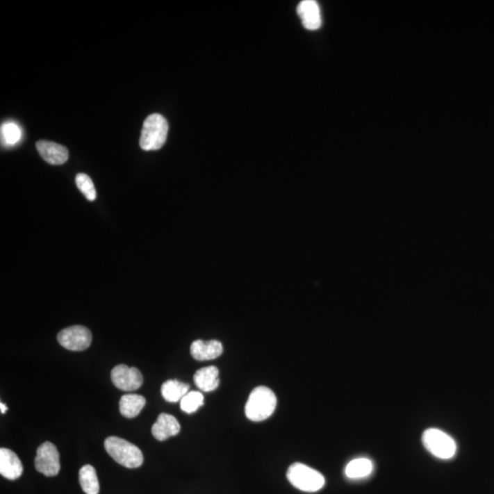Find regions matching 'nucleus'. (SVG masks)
<instances>
[{"mask_svg": "<svg viewBox=\"0 0 494 494\" xmlns=\"http://www.w3.org/2000/svg\"><path fill=\"white\" fill-rule=\"evenodd\" d=\"M224 348L219 340H197L190 345V354L197 361H209L216 359L221 356Z\"/></svg>", "mask_w": 494, "mask_h": 494, "instance_id": "nucleus-13", "label": "nucleus"}, {"mask_svg": "<svg viewBox=\"0 0 494 494\" xmlns=\"http://www.w3.org/2000/svg\"><path fill=\"white\" fill-rule=\"evenodd\" d=\"M422 442L427 452L441 459L454 457L457 445L454 439L438 429H429L423 433Z\"/></svg>", "mask_w": 494, "mask_h": 494, "instance_id": "nucleus-5", "label": "nucleus"}, {"mask_svg": "<svg viewBox=\"0 0 494 494\" xmlns=\"http://www.w3.org/2000/svg\"><path fill=\"white\" fill-rule=\"evenodd\" d=\"M287 478L295 488L307 493L318 492L325 484V479L322 473L299 462L288 468Z\"/></svg>", "mask_w": 494, "mask_h": 494, "instance_id": "nucleus-4", "label": "nucleus"}, {"mask_svg": "<svg viewBox=\"0 0 494 494\" xmlns=\"http://www.w3.org/2000/svg\"><path fill=\"white\" fill-rule=\"evenodd\" d=\"M105 449L114 461L129 469H135L143 464V453L140 447L126 439L117 437L106 438Z\"/></svg>", "mask_w": 494, "mask_h": 494, "instance_id": "nucleus-2", "label": "nucleus"}, {"mask_svg": "<svg viewBox=\"0 0 494 494\" xmlns=\"http://www.w3.org/2000/svg\"><path fill=\"white\" fill-rule=\"evenodd\" d=\"M75 183L77 185L78 189L85 195V197L88 201H92L97 198V190H95L94 183L91 178L85 173H79L75 177Z\"/></svg>", "mask_w": 494, "mask_h": 494, "instance_id": "nucleus-20", "label": "nucleus"}, {"mask_svg": "<svg viewBox=\"0 0 494 494\" xmlns=\"http://www.w3.org/2000/svg\"><path fill=\"white\" fill-rule=\"evenodd\" d=\"M181 431V425L175 417L166 413H163L158 417L157 421L153 425L151 432L153 437L157 441H164L170 437H174Z\"/></svg>", "mask_w": 494, "mask_h": 494, "instance_id": "nucleus-11", "label": "nucleus"}, {"mask_svg": "<svg viewBox=\"0 0 494 494\" xmlns=\"http://www.w3.org/2000/svg\"><path fill=\"white\" fill-rule=\"evenodd\" d=\"M38 472L47 477L58 475L60 470V453L51 442H44L37 450L34 461Z\"/></svg>", "mask_w": 494, "mask_h": 494, "instance_id": "nucleus-7", "label": "nucleus"}, {"mask_svg": "<svg viewBox=\"0 0 494 494\" xmlns=\"http://www.w3.org/2000/svg\"><path fill=\"white\" fill-rule=\"evenodd\" d=\"M58 342L69 351L81 352L90 347L92 332L83 326L76 325L63 329L57 336Z\"/></svg>", "mask_w": 494, "mask_h": 494, "instance_id": "nucleus-6", "label": "nucleus"}, {"mask_svg": "<svg viewBox=\"0 0 494 494\" xmlns=\"http://www.w3.org/2000/svg\"><path fill=\"white\" fill-rule=\"evenodd\" d=\"M195 383L204 392L215 391L219 386V370L215 366L204 367L195 372Z\"/></svg>", "mask_w": 494, "mask_h": 494, "instance_id": "nucleus-14", "label": "nucleus"}, {"mask_svg": "<svg viewBox=\"0 0 494 494\" xmlns=\"http://www.w3.org/2000/svg\"><path fill=\"white\" fill-rule=\"evenodd\" d=\"M146 404L145 397L137 394L123 395L120 402V411L123 417L133 418L138 417Z\"/></svg>", "mask_w": 494, "mask_h": 494, "instance_id": "nucleus-15", "label": "nucleus"}, {"mask_svg": "<svg viewBox=\"0 0 494 494\" xmlns=\"http://www.w3.org/2000/svg\"><path fill=\"white\" fill-rule=\"evenodd\" d=\"M23 465L16 453L11 450L0 449V475L4 478L15 481L22 475Z\"/></svg>", "mask_w": 494, "mask_h": 494, "instance_id": "nucleus-10", "label": "nucleus"}, {"mask_svg": "<svg viewBox=\"0 0 494 494\" xmlns=\"http://www.w3.org/2000/svg\"><path fill=\"white\" fill-rule=\"evenodd\" d=\"M204 397L201 392L192 391L188 393L181 400V409L187 414H192L204 406Z\"/></svg>", "mask_w": 494, "mask_h": 494, "instance_id": "nucleus-19", "label": "nucleus"}, {"mask_svg": "<svg viewBox=\"0 0 494 494\" xmlns=\"http://www.w3.org/2000/svg\"><path fill=\"white\" fill-rule=\"evenodd\" d=\"M276 406L277 397L272 390L265 386H257L251 392L245 404V415L251 421H264L273 414Z\"/></svg>", "mask_w": 494, "mask_h": 494, "instance_id": "nucleus-1", "label": "nucleus"}, {"mask_svg": "<svg viewBox=\"0 0 494 494\" xmlns=\"http://www.w3.org/2000/svg\"><path fill=\"white\" fill-rule=\"evenodd\" d=\"M36 149L40 157L49 164L62 165L68 160V149L59 144L51 141L40 140L36 143Z\"/></svg>", "mask_w": 494, "mask_h": 494, "instance_id": "nucleus-9", "label": "nucleus"}, {"mask_svg": "<svg viewBox=\"0 0 494 494\" xmlns=\"http://www.w3.org/2000/svg\"><path fill=\"white\" fill-rule=\"evenodd\" d=\"M297 14L302 24L308 31H316L322 26V16L319 5L314 0H304L297 7Z\"/></svg>", "mask_w": 494, "mask_h": 494, "instance_id": "nucleus-12", "label": "nucleus"}, {"mask_svg": "<svg viewBox=\"0 0 494 494\" xmlns=\"http://www.w3.org/2000/svg\"><path fill=\"white\" fill-rule=\"evenodd\" d=\"M190 386L178 380H167L161 386V395L170 403L179 402L189 393Z\"/></svg>", "mask_w": 494, "mask_h": 494, "instance_id": "nucleus-16", "label": "nucleus"}, {"mask_svg": "<svg viewBox=\"0 0 494 494\" xmlns=\"http://www.w3.org/2000/svg\"><path fill=\"white\" fill-rule=\"evenodd\" d=\"M112 383L122 391L131 392L140 389L143 384V375L135 367L118 365L112 370Z\"/></svg>", "mask_w": 494, "mask_h": 494, "instance_id": "nucleus-8", "label": "nucleus"}, {"mask_svg": "<svg viewBox=\"0 0 494 494\" xmlns=\"http://www.w3.org/2000/svg\"><path fill=\"white\" fill-rule=\"evenodd\" d=\"M0 409H1L2 414H5V413L7 412L8 407L6 406V404H3L2 402L0 403Z\"/></svg>", "mask_w": 494, "mask_h": 494, "instance_id": "nucleus-22", "label": "nucleus"}, {"mask_svg": "<svg viewBox=\"0 0 494 494\" xmlns=\"http://www.w3.org/2000/svg\"><path fill=\"white\" fill-rule=\"evenodd\" d=\"M169 125L166 118L160 114H152L146 118L141 130L140 145L145 151L158 150L167 140Z\"/></svg>", "mask_w": 494, "mask_h": 494, "instance_id": "nucleus-3", "label": "nucleus"}, {"mask_svg": "<svg viewBox=\"0 0 494 494\" xmlns=\"http://www.w3.org/2000/svg\"><path fill=\"white\" fill-rule=\"evenodd\" d=\"M22 138V132L15 123L8 122L3 124L1 126V140L5 145L13 146Z\"/></svg>", "mask_w": 494, "mask_h": 494, "instance_id": "nucleus-21", "label": "nucleus"}, {"mask_svg": "<svg viewBox=\"0 0 494 494\" xmlns=\"http://www.w3.org/2000/svg\"><path fill=\"white\" fill-rule=\"evenodd\" d=\"M79 482L85 494H98L100 484L98 481L97 470L92 465H85L79 472Z\"/></svg>", "mask_w": 494, "mask_h": 494, "instance_id": "nucleus-17", "label": "nucleus"}, {"mask_svg": "<svg viewBox=\"0 0 494 494\" xmlns=\"http://www.w3.org/2000/svg\"><path fill=\"white\" fill-rule=\"evenodd\" d=\"M374 469L372 462L368 459H355L349 462L345 469V475L349 479L365 478L371 475Z\"/></svg>", "mask_w": 494, "mask_h": 494, "instance_id": "nucleus-18", "label": "nucleus"}]
</instances>
